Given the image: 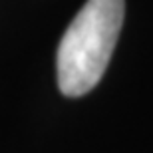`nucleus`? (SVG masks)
Instances as JSON below:
<instances>
[{
    "label": "nucleus",
    "instance_id": "obj_1",
    "mask_svg": "<svg viewBox=\"0 0 153 153\" xmlns=\"http://www.w3.org/2000/svg\"><path fill=\"white\" fill-rule=\"evenodd\" d=\"M123 0H88L58 46V85L78 97L97 85L108 68L123 24Z\"/></svg>",
    "mask_w": 153,
    "mask_h": 153
}]
</instances>
